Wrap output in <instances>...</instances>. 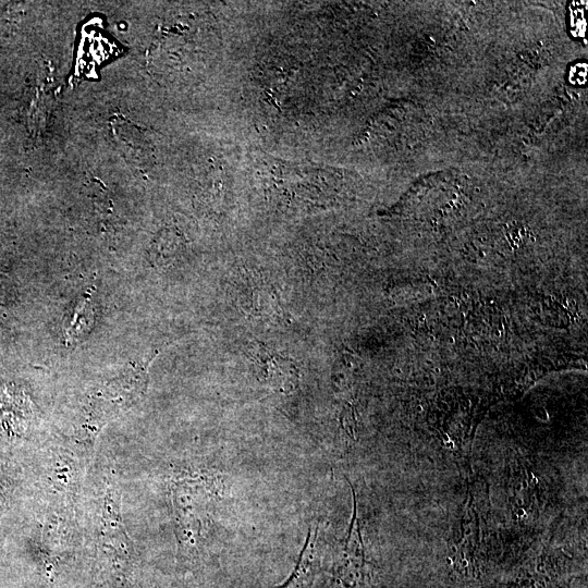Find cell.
<instances>
[{"instance_id": "1", "label": "cell", "mask_w": 588, "mask_h": 588, "mask_svg": "<svg viewBox=\"0 0 588 588\" xmlns=\"http://www.w3.org/2000/svg\"><path fill=\"white\" fill-rule=\"evenodd\" d=\"M333 576L341 588H375L373 566L365 555L355 505L347 537L334 559Z\"/></svg>"}, {"instance_id": "2", "label": "cell", "mask_w": 588, "mask_h": 588, "mask_svg": "<svg viewBox=\"0 0 588 588\" xmlns=\"http://www.w3.org/2000/svg\"><path fill=\"white\" fill-rule=\"evenodd\" d=\"M318 526L310 527L299 559L287 580L275 588H311L319 571Z\"/></svg>"}, {"instance_id": "3", "label": "cell", "mask_w": 588, "mask_h": 588, "mask_svg": "<svg viewBox=\"0 0 588 588\" xmlns=\"http://www.w3.org/2000/svg\"><path fill=\"white\" fill-rule=\"evenodd\" d=\"M587 2H574L571 7V25L576 37H584L586 29L585 9Z\"/></svg>"}, {"instance_id": "4", "label": "cell", "mask_w": 588, "mask_h": 588, "mask_svg": "<svg viewBox=\"0 0 588 588\" xmlns=\"http://www.w3.org/2000/svg\"><path fill=\"white\" fill-rule=\"evenodd\" d=\"M587 64L586 63H578L571 68L569 70V81L573 84H585L587 79Z\"/></svg>"}]
</instances>
